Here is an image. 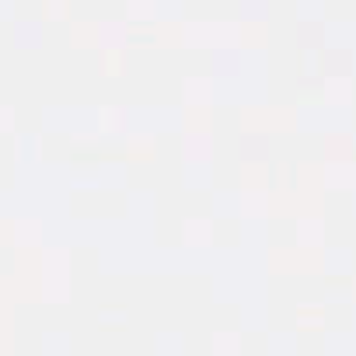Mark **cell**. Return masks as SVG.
Segmentation results:
<instances>
[]
</instances>
